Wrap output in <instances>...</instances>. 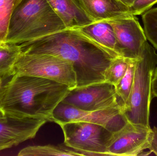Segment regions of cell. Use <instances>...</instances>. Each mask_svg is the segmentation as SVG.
<instances>
[{
	"label": "cell",
	"instance_id": "18",
	"mask_svg": "<svg viewBox=\"0 0 157 156\" xmlns=\"http://www.w3.org/2000/svg\"><path fill=\"white\" fill-rule=\"evenodd\" d=\"M131 59L121 56L113 58L105 71V82L115 87L125 75Z\"/></svg>",
	"mask_w": 157,
	"mask_h": 156
},
{
	"label": "cell",
	"instance_id": "9",
	"mask_svg": "<svg viewBox=\"0 0 157 156\" xmlns=\"http://www.w3.org/2000/svg\"><path fill=\"white\" fill-rule=\"evenodd\" d=\"M113 28L119 56L136 59L139 57L147 41L144 29L136 16L127 15L107 20Z\"/></svg>",
	"mask_w": 157,
	"mask_h": 156
},
{
	"label": "cell",
	"instance_id": "14",
	"mask_svg": "<svg viewBox=\"0 0 157 156\" xmlns=\"http://www.w3.org/2000/svg\"><path fill=\"white\" fill-rule=\"evenodd\" d=\"M77 28L101 46L118 54L115 34L112 27L107 20L95 21Z\"/></svg>",
	"mask_w": 157,
	"mask_h": 156
},
{
	"label": "cell",
	"instance_id": "23",
	"mask_svg": "<svg viewBox=\"0 0 157 156\" xmlns=\"http://www.w3.org/2000/svg\"><path fill=\"white\" fill-rule=\"evenodd\" d=\"M152 96L157 98V67H156L153 74L151 85Z\"/></svg>",
	"mask_w": 157,
	"mask_h": 156
},
{
	"label": "cell",
	"instance_id": "19",
	"mask_svg": "<svg viewBox=\"0 0 157 156\" xmlns=\"http://www.w3.org/2000/svg\"><path fill=\"white\" fill-rule=\"evenodd\" d=\"M136 60L131 59L126 73L115 87L119 102L123 107L130 95L133 84Z\"/></svg>",
	"mask_w": 157,
	"mask_h": 156
},
{
	"label": "cell",
	"instance_id": "1",
	"mask_svg": "<svg viewBox=\"0 0 157 156\" xmlns=\"http://www.w3.org/2000/svg\"><path fill=\"white\" fill-rule=\"evenodd\" d=\"M20 45L23 53L54 55L71 62L76 73V88L105 82L106 69L119 56L77 28H65Z\"/></svg>",
	"mask_w": 157,
	"mask_h": 156
},
{
	"label": "cell",
	"instance_id": "13",
	"mask_svg": "<svg viewBox=\"0 0 157 156\" xmlns=\"http://www.w3.org/2000/svg\"><path fill=\"white\" fill-rule=\"evenodd\" d=\"M83 10L94 21L107 20L132 14L119 0H79Z\"/></svg>",
	"mask_w": 157,
	"mask_h": 156
},
{
	"label": "cell",
	"instance_id": "4",
	"mask_svg": "<svg viewBox=\"0 0 157 156\" xmlns=\"http://www.w3.org/2000/svg\"><path fill=\"white\" fill-rule=\"evenodd\" d=\"M157 65L155 48L146 41L136 60L133 84L122 110L129 122L150 127V104L152 99V80Z\"/></svg>",
	"mask_w": 157,
	"mask_h": 156
},
{
	"label": "cell",
	"instance_id": "11",
	"mask_svg": "<svg viewBox=\"0 0 157 156\" xmlns=\"http://www.w3.org/2000/svg\"><path fill=\"white\" fill-rule=\"evenodd\" d=\"M48 122L44 118H12L0 119V151L17 146L33 139Z\"/></svg>",
	"mask_w": 157,
	"mask_h": 156
},
{
	"label": "cell",
	"instance_id": "17",
	"mask_svg": "<svg viewBox=\"0 0 157 156\" xmlns=\"http://www.w3.org/2000/svg\"><path fill=\"white\" fill-rule=\"evenodd\" d=\"M24 0H0V44L6 43L11 17Z\"/></svg>",
	"mask_w": 157,
	"mask_h": 156
},
{
	"label": "cell",
	"instance_id": "27",
	"mask_svg": "<svg viewBox=\"0 0 157 156\" xmlns=\"http://www.w3.org/2000/svg\"><path fill=\"white\" fill-rule=\"evenodd\" d=\"M2 85V80L0 79V88H1Z\"/></svg>",
	"mask_w": 157,
	"mask_h": 156
},
{
	"label": "cell",
	"instance_id": "21",
	"mask_svg": "<svg viewBox=\"0 0 157 156\" xmlns=\"http://www.w3.org/2000/svg\"><path fill=\"white\" fill-rule=\"evenodd\" d=\"M156 3L157 0H135L129 7V10L133 15H141L150 10Z\"/></svg>",
	"mask_w": 157,
	"mask_h": 156
},
{
	"label": "cell",
	"instance_id": "24",
	"mask_svg": "<svg viewBox=\"0 0 157 156\" xmlns=\"http://www.w3.org/2000/svg\"><path fill=\"white\" fill-rule=\"evenodd\" d=\"M123 4L126 6L130 7L132 5L135 0H119Z\"/></svg>",
	"mask_w": 157,
	"mask_h": 156
},
{
	"label": "cell",
	"instance_id": "20",
	"mask_svg": "<svg viewBox=\"0 0 157 156\" xmlns=\"http://www.w3.org/2000/svg\"><path fill=\"white\" fill-rule=\"evenodd\" d=\"M142 19L147 39L157 49V7L144 13Z\"/></svg>",
	"mask_w": 157,
	"mask_h": 156
},
{
	"label": "cell",
	"instance_id": "5",
	"mask_svg": "<svg viewBox=\"0 0 157 156\" xmlns=\"http://www.w3.org/2000/svg\"><path fill=\"white\" fill-rule=\"evenodd\" d=\"M15 74L55 81L66 85L71 90L77 87L73 63L54 55L22 52L16 64Z\"/></svg>",
	"mask_w": 157,
	"mask_h": 156
},
{
	"label": "cell",
	"instance_id": "28",
	"mask_svg": "<svg viewBox=\"0 0 157 156\" xmlns=\"http://www.w3.org/2000/svg\"><path fill=\"white\" fill-rule=\"evenodd\" d=\"M2 44H0V46L1 45H2Z\"/></svg>",
	"mask_w": 157,
	"mask_h": 156
},
{
	"label": "cell",
	"instance_id": "10",
	"mask_svg": "<svg viewBox=\"0 0 157 156\" xmlns=\"http://www.w3.org/2000/svg\"><path fill=\"white\" fill-rule=\"evenodd\" d=\"M152 137L150 127L128 122L113 133L108 146V154L109 156H138L149 148Z\"/></svg>",
	"mask_w": 157,
	"mask_h": 156
},
{
	"label": "cell",
	"instance_id": "8",
	"mask_svg": "<svg viewBox=\"0 0 157 156\" xmlns=\"http://www.w3.org/2000/svg\"><path fill=\"white\" fill-rule=\"evenodd\" d=\"M122 107L97 111H85L61 102L54 110L52 122H83L102 125L113 132H118L128 122Z\"/></svg>",
	"mask_w": 157,
	"mask_h": 156
},
{
	"label": "cell",
	"instance_id": "16",
	"mask_svg": "<svg viewBox=\"0 0 157 156\" xmlns=\"http://www.w3.org/2000/svg\"><path fill=\"white\" fill-rule=\"evenodd\" d=\"M18 156H84L83 154L63 145L29 146L21 149Z\"/></svg>",
	"mask_w": 157,
	"mask_h": 156
},
{
	"label": "cell",
	"instance_id": "12",
	"mask_svg": "<svg viewBox=\"0 0 157 156\" xmlns=\"http://www.w3.org/2000/svg\"><path fill=\"white\" fill-rule=\"evenodd\" d=\"M66 28H77L95 22L83 10L79 0H47Z\"/></svg>",
	"mask_w": 157,
	"mask_h": 156
},
{
	"label": "cell",
	"instance_id": "6",
	"mask_svg": "<svg viewBox=\"0 0 157 156\" xmlns=\"http://www.w3.org/2000/svg\"><path fill=\"white\" fill-rule=\"evenodd\" d=\"M63 144L84 156H109L108 147L114 132L104 126L83 122L59 123Z\"/></svg>",
	"mask_w": 157,
	"mask_h": 156
},
{
	"label": "cell",
	"instance_id": "7",
	"mask_svg": "<svg viewBox=\"0 0 157 156\" xmlns=\"http://www.w3.org/2000/svg\"><path fill=\"white\" fill-rule=\"evenodd\" d=\"M62 103L85 111L122 107L115 87L104 82L70 90Z\"/></svg>",
	"mask_w": 157,
	"mask_h": 156
},
{
	"label": "cell",
	"instance_id": "26",
	"mask_svg": "<svg viewBox=\"0 0 157 156\" xmlns=\"http://www.w3.org/2000/svg\"><path fill=\"white\" fill-rule=\"evenodd\" d=\"M6 117V115H5L4 113L0 110V119H2V118H5Z\"/></svg>",
	"mask_w": 157,
	"mask_h": 156
},
{
	"label": "cell",
	"instance_id": "3",
	"mask_svg": "<svg viewBox=\"0 0 157 156\" xmlns=\"http://www.w3.org/2000/svg\"><path fill=\"white\" fill-rule=\"evenodd\" d=\"M65 28L47 0H24L11 17L6 43L24 45Z\"/></svg>",
	"mask_w": 157,
	"mask_h": 156
},
{
	"label": "cell",
	"instance_id": "15",
	"mask_svg": "<svg viewBox=\"0 0 157 156\" xmlns=\"http://www.w3.org/2000/svg\"><path fill=\"white\" fill-rule=\"evenodd\" d=\"M20 45L4 43L0 46V79L2 80L15 74V66L22 53Z\"/></svg>",
	"mask_w": 157,
	"mask_h": 156
},
{
	"label": "cell",
	"instance_id": "29",
	"mask_svg": "<svg viewBox=\"0 0 157 156\" xmlns=\"http://www.w3.org/2000/svg\"></svg>",
	"mask_w": 157,
	"mask_h": 156
},
{
	"label": "cell",
	"instance_id": "25",
	"mask_svg": "<svg viewBox=\"0 0 157 156\" xmlns=\"http://www.w3.org/2000/svg\"><path fill=\"white\" fill-rule=\"evenodd\" d=\"M152 153V152L151 151H149V152H144V151L143 152H141L138 156H147L148 155Z\"/></svg>",
	"mask_w": 157,
	"mask_h": 156
},
{
	"label": "cell",
	"instance_id": "22",
	"mask_svg": "<svg viewBox=\"0 0 157 156\" xmlns=\"http://www.w3.org/2000/svg\"><path fill=\"white\" fill-rule=\"evenodd\" d=\"M152 130V139L148 149L152 153H154L157 156V128L156 126H154Z\"/></svg>",
	"mask_w": 157,
	"mask_h": 156
},
{
	"label": "cell",
	"instance_id": "2",
	"mask_svg": "<svg viewBox=\"0 0 157 156\" xmlns=\"http://www.w3.org/2000/svg\"><path fill=\"white\" fill-rule=\"evenodd\" d=\"M70 90L55 81L15 74L0 88V110L12 118H44L52 122L54 110Z\"/></svg>",
	"mask_w": 157,
	"mask_h": 156
}]
</instances>
